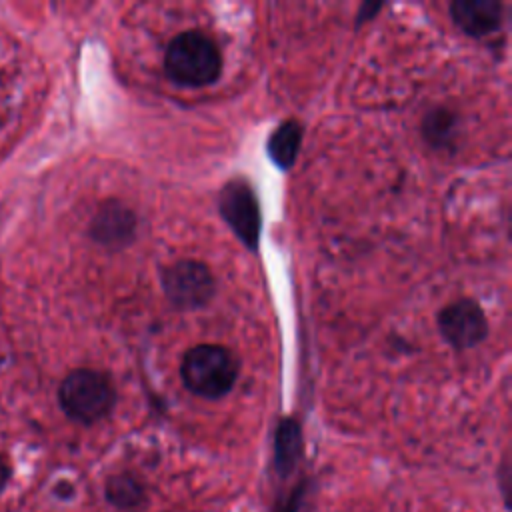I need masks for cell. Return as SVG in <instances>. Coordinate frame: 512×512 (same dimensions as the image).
<instances>
[{"label":"cell","mask_w":512,"mask_h":512,"mask_svg":"<svg viewBox=\"0 0 512 512\" xmlns=\"http://www.w3.org/2000/svg\"><path fill=\"white\" fill-rule=\"evenodd\" d=\"M218 208L232 232L242 240L248 250L258 248L260 238V206L254 188L244 178L228 180L218 198Z\"/></svg>","instance_id":"5b68a950"},{"label":"cell","mask_w":512,"mask_h":512,"mask_svg":"<svg viewBox=\"0 0 512 512\" xmlns=\"http://www.w3.org/2000/svg\"><path fill=\"white\" fill-rule=\"evenodd\" d=\"M302 126L296 120H284L268 138V156L270 160L282 168L288 170L300 150L302 142Z\"/></svg>","instance_id":"9c48e42d"},{"label":"cell","mask_w":512,"mask_h":512,"mask_svg":"<svg viewBox=\"0 0 512 512\" xmlns=\"http://www.w3.org/2000/svg\"><path fill=\"white\" fill-rule=\"evenodd\" d=\"M106 498L110 504L128 510V508H136L144 502L146 490L136 476L124 472V474H116V476L108 478Z\"/></svg>","instance_id":"8fae6325"},{"label":"cell","mask_w":512,"mask_h":512,"mask_svg":"<svg viewBox=\"0 0 512 512\" xmlns=\"http://www.w3.org/2000/svg\"><path fill=\"white\" fill-rule=\"evenodd\" d=\"M168 78L180 86L200 88L212 84L222 70L216 42L200 30H184L174 36L164 54Z\"/></svg>","instance_id":"6da1fadb"},{"label":"cell","mask_w":512,"mask_h":512,"mask_svg":"<svg viewBox=\"0 0 512 512\" xmlns=\"http://www.w3.org/2000/svg\"><path fill=\"white\" fill-rule=\"evenodd\" d=\"M448 10L452 22L474 38L496 32L502 22V4L498 0H454Z\"/></svg>","instance_id":"ba28073f"},{"label":"cell","mask_w":512,"mask_h":512,"mask_svg":"<svg viewBox=\"0 0 512 512\" xmlns=\"http://www.w3.org/2000/svg\"><path fill=\"white\" fill-rule=\"evenodd\" d=\"M458 132V116L448 108H434L422 122V134L434 148H448Z\"/></svg>","instance_id":"30bf717a"},{"label":"cell","mask_w":512,"mask_h":512,"mask_svg":"<svg viewBox=\"0 0 512 512\" xmlns=\"http://www.w3.org/2000/svg\"><path fill=\"white\" fill-rule=\"evenodd\" d=\"M58 402L68 418L80 424H94L110 414L116 402V392L104 372L76 368L62 380Z\"/></svg>","instance_id":"3957f363"},{"label":"cell","mask_w":512,"mask_h":512,"mask_svg":"<svg viewBox=\"0 0 512 512\" xmlns=\"http://www.w3.org/2000/svg\"><path fill=\"white\" fill-rule=\"evenodd\" d=\"M300 452V428L294 420H284L276 434V460L290 464Z\"/></svg>","instance_id":"7c38bea8"},{"label":"cell","mask_w":512,"mask_h":512,"mask_svg":"<svg viewBox=\"0 0 512 512\" xmlns=\"http://www.w3.org/2000/svg\"><path fill=\"white\" fill-rule=\"evenodd\" d=\"M382 8V4H362V8H360V18H358V22H362V20H366V18H372V14L376 12V10H380Z\"/></svg>","instance_id":"4fadbf2b"},{"label":"cell","mask_w":512,"mask_h":512,"mask_svg":"<svg viewBox=\"0 0 512 512\" xmlns=\"http://www.w3.org/2000/svg\"><path fill=\"white\" fill-rule=\"evenodd\" d=\"M438 328L442 338L458 350L480 344L488 334L486 316L480 304L470 298L456 300L442 308V312L438 314Z\"/></svg>","instance_id":"8992f818"},{"label":"cell","mask_w":512,"mask_h":512,"mask_svg":"<svg viewBox=\"0 0 512 512\" xmlns=\"http://www.w3.org/2000/svg\"><path fill=\"white\" fill-rule=\"evenodd\" d=\"M180 374L192 394L214 400L232 390L238 378V360L226 346L198 344L186 352Z\"/></svg>","instance_id":"7a4b0ae2"},{"label":"cell","mask_w":512,"mask_h":512,"mask_svg":"<svg viewBox=\"0 0 512 512\" xmlns=\"http://www.w3.org/2000/svg\"><path fill=\"white\" fill-rule=\"evenodd\" d=\"M8 480H10V468H8L6 460L0 456V492L4 490V486H6Z\"/></svg>","instance_id":"5bb4252c"},{"label":"cell","mask_w":512,"mask_h":512,"mask_svg":"<svg viewBox=\"0 0 512 512\" xmlns=\"http://www.w3.org/2000/svg\"><path fill=\"white\" fill-rule=\"evenodd\" d=\"M166 298L178 310L206 306L216 290L210 268L198 260H178L160 272Z\"/></svg>","instance_id":"277c9868"},{"label":"cell","mask_w":512,"mask_h":512,"mask_svg":"<svg viewBox=\"0 0 512 512\" xmlns=\"http://www.w3.org/2000/svg\"><path fill=\"white\" fill-rule=\"evenodd\" d=\"M136 228V214L126 204L106 200L90 220V238L108 250H120L134 240Z\"/></svg>","instance_id":"52a82bcc"}]
</instances>
